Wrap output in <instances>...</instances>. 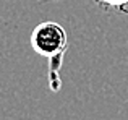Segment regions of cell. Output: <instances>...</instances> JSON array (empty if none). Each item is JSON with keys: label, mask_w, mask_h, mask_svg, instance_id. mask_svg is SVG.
Instances as JSON below:
<instances>
[{"label": "cell", "mask_w": 128, "mask_h": 120, "mask_svg": "<svg viewBox=\"0 0 128 120\" xmlns=\"http://www.w3.org/2000/svg\"><path fill=\"white\" fill-rule=\"evenodd\" d=\"M104 10H115L120 13H128V0H94Z\"/></svg>", "instance_id": "cell-2"}, {"label": "cell", "mask_w": 128, "mask_h": 120, "mask_svg": "<svg viewBox=\"0 0 128 120\" xmlns=\"http://www.w3.org/2000/svg\"><path fill=\"white\" fill-rule=\"evenodd\" d=\"M68 46V36L62 24L55 21L39 23L31 32V47L36 54L50 60V75L55 76L62 65Z\"/></svg>", "instance_id": "cell-1"}]
</instances>
